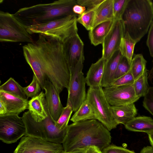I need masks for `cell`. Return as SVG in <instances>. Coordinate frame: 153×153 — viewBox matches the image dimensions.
I'll return each instance as SVG.
<instances>
[{
	"label": "cell",
	"mask_w": 153,
	"mask_h": 153,
	"mask_svg": "<svg viewBox=\"0 0 153 153\" xmlns=\"http://www.w3.org/2000/svg\"><path fill=\"white\" fill-rule=\"evenodd\" d=\"M103 153H136L133 151L114 145H110L102 150Z\"/></svg>",
	"instance_id": "obj_36"
},
{
	"label": "cell",
	"mask_w": 153,
	"mask_h": 153,
	"mask_svg": "<svg viewBox=\"0 0 153 153\" xmlns=\"http://www.w3.org/2000/svg\"><path fill=\"white\" fill-rule=\"evenodd\" d=\"M106 61L102 57L91 65L85 77L86 83L89 87L101 86Z\"/></svg>",
	"instance_id": "obj_19"
},
{
	"label": "cell",
	"mask_w": 153,
	"mask_h": 153,
	"mask_svg": "<svg viewBox=\"0 0 153 153\" xmlns=\"http://www.w3.org/2000/svg\"><path fill=\"white\" fill-rule=\"evenodd\" d=\"M0 91L5 92L24 99H27L24 92L23 87L12 77H10L0 86Z\"/></svg>",
	"instance_id": "obj_27"
},
{
	"label": "cell",
	"mask_w": 153,
	"mask_h": 153,
	"mask_svg": "<svg viewBox=\"0 0 153 153\" xmlns=\"http://www.w3.org/2000/svg\"><path fill=\"white\" fill-rule=\"evenodd\" d=\"M104 0H77V4L87 8V10L94 9Z\"/></svg>",
	"instance_id": "obj_37"
},
{
	"label": "cell",
	"mask_w": 153,
	"mask_h": 153,
	"mask_svg": "<svg viewBox=\"0 0 153 153\" xmlns=\"http://www.w3.org/2000/svg\"><path fill=\"white\" fill-rule=\"evenodd\" d=\"M109 131L100 122L92 119L68 125L62 143L64 151L69 152L95 146L101 150L110 145Z\"/></svg>",
	"instance_id": "obj_2"
},
{
	"label": "cell",
	"mask_w": 153,
	"mask_h": 153,
	"mask_svg": "<svg viewBox=\"0 0 153 153\" xmlns=\"http://www.w3.org/2000/svg\"><path fill=\"white\" fill-rule=\"evenodd\" d=\"M41 85L33 74V79L30 83L27 86L23 87L24 92L26 96L27 99L35 97L41 92Z\"/></svg>",
	"instance_id": "obj_31"
},
{
	"label": "cell",
	"mask_w": 153,
	"mask_h": 153,
	"mask_svg": "<svg viewBox=\"0 0 153 153\" xmlns=\"http://www.w3.org/2000/svg\"><path fill=\"white\" fill-rule=\"evenodd\" d=\"M86 99L92 107L96 120L109 131L117 127L118 124L114 119L111 105L107 100L101 86L89 87Z\"/></svg>",
	"instance_id": "obj_8"
},
{
	"label": "cell",
	"mask_w": 153,
	"mask_h": 153,
	"mask_svg": "<svg viewBox=\"0 0 153 153\" xmlns=\"http://www.w3.org/2000/svg\"><path fill=\"white\" fill-rule=\"evenodd\" d=\"M103 90L107 100L111 106L134 103L140 98L136 95L132 84L109 86L104 88Z\"/></svg>",
	"instance_id": "obj_12"
},
{
	"label": "cell",
	"mask_w": 153,
	"mask_h": 153,
	"mask_svg": "<svg viewBox=\"0 0 153 153\" xmlns=\"http://www.w3.org/2000/svg\"><path fill=\"white\" fill-rule=\"evenodd\" d=\"M86 153H103L99 148L95 146H91L88 147Z\"/></svg>",
	"instance_id": "obj_40"
},
{
	"label": "cell",
	"mask_w": 153,
	"mask_h": 153,
	"mask_svg": "<svg viewBox=\"0 0 153 153\" xmlns=\"http://www.w3.org/2000/svg\"><path fill=\"white\" fill-rule=\"evenodd\" d=\"M146 42L150 56L153 57V20L150 25Z\"/></svg>",
	"instance_id": "obj_38"
},
{
	"label": "cell",
	"mask_w": 153,
	"mask_h": 153,
	"mask_svg": "<svg viewBox=\"0 0 153 153\" xmlns=\"http://www.w3.org/2000/svg\"><path fill=\"white\" fill-rule=\"evenodd\" d=\"M124 33V27L122 20H115L102 44V57L107 60L115 52L120 49Z\"/></svg>",
	"instance_id": "obj_13"
},
{
	"label": "cell",
	"mask_w": 153,
	"mask_h": 153,
	"mask_svg": "<svg viewBox=\"0 0 153 153\" xmlns=\"http://www.w3.org/2000/svg\"><path fill=\"white\" fill-rule=\"evenodd\" d=\"M148 71L146 69L132 84L135 94L139 98L144 97L147 93L150 87L148 82Z\"/></svg>",
	"instance_id": "obj_28"
},
{
	"label": "cell",
	"mask_w": 153,
	"mask_h": 153,
	"mask_svg": "<svg viewBox=\"0 0 153 153\" xmlns=\"http://www.w3.org/2000/svg\"><path fill=\"white\" fill-rule=\"evenodd\" d=\"M88 147L79 149L72 151L65 152L63 151L61 153H86Z\"/></svg>",
	"instance_id": "obj_43"
},
{
	"label": "cell",
	"mask_w": 153,
	"mask_h": 153,
	"mask_svg": "<svg viewBox=\"0 0 153 153\" xmlns=\"http://www.w3.org/2000/svg\"><path fill=\"white\" fill-rule=\"evenodd\" d=\"M0 99L3 101L6 106L7 114L18 115L28 109L27 99H24L2 91H0Z\"/></svg>",
	"instance_id": "obj_17"
},
{
	"label": "cell",
	"mask_w": 153,
	"mask_h": 153,
	"mask_svg": "<svg viewBox=\"0 0 153 153\" xmlns=\"http://www.w3.org/2000/svg\"><path fill=\"white\" fill-rule=\"evenodd\" d=\"M22 49L25 60L42 89L47 79L59 94L64 88L68 89L70 73L62 43L39 34L36 41L25 45Z\"/></svg>",
	"instance_id": "obj_1"
},
{
	"label": "cell",
	"mask_w": 153,
	"mask_h": 153,
	"mask_svg": "<svg viewBox=\"0 0 153 153\" xmlns=\"http://www.w3.org/2000/svg\"><path fill=\"white\" fill-rule=\"evenodd\" d=\"M7 113L6 105L3 101L0 99V116L6 114Z\"/></svg>",
	"instance_id": "obj_41"
},
{
	"label": "cell",
	"mask_w": 153,
	"mask_h": 153,
	"mask_svg": "<svg viewBox=\"0 0 153 153\" xmlns=\"http://www.w3.org/2000/svg\"><path fill=\"white\" fill-rule=\"evenodd\" d=\"M47 108L45 93L42 91L28 101V111L37 122H41L48 117Z\"/></svg>",
	"instance_id": "obj_16"
},
{
	"label": "cell",
	"mask_w": 153,
	"mask_h": 153,
	"mask_svg": "<svg viewBox=\"0 0 153 153\" xmlns=\"http://www.w3.org/2000/svg\"><path fill=\"white\" fill-rule=\"evenodd\" d=\"M134 81L133 76L130 70L126 74L114 80L109 86H119L132 85Z\"/></svg>",
	"instance_id": "obj_33"
},
{
	"label": "cell",
	"mask_w": 153,
	"mask_h": 153,
	"mask_svg": "<svg viewBox=\"0 0 153 153\" xmlns=\"http://www.w3.org/2000/svg\"><path fill=\"white\" fill-rule=\"evenodd\" d=\"M86 10L85 7L78 4L74 5L73 8V13L76 15H78V16L83 13Z\"/></svg>",
	"instance_id": "obj_39"
},
{
	"label": "cell",
	"mask_w": 153,
	"mask_h": 153,
	"mask_svg": "<svg viewBox=\"0 0 153 153\" xmlns=\"http://www.w3.org/2000/svg\"><path fill=\"white\" fill-rule=\"evenodd\" d=\"M26 128L22 117L7 114L0 116V139L7 144L16 142L25 136Z\"/></svg>",
	"instance_id": "obj_10"
},
{
	"label": "cell",
	"mask_w": 153,
	"mask_h": 153,
	"mask_svg": "<svg viewBox=\"0 0 153 153\" xmlns=\"http://www.w3.org/2000/svg\"><path fill=\"white\" fill-rule=\"evenodd\" d=\"M85 58L81 59L75 67L69 70L70 78L67 101H69L73 111L76 112L86 100L85 78L82 72Z\"/></svg>",
	"instance_id": "obj_9"
},
{
	"label": "cell",
	"mask_w": 153,
	"mask_h": 153,
	"mask_svg": "<svg viewBox=\"0 0 153 153\" xmlns=\"http://www.w3.org/2000/svg\"><path fill=\"white\" fill-rule=\"evenodd\" d=\"M120 49L116 51L106 60L101 86L104 88L109 86L114 80L115 73L118 64L123 57Z\"/></svg>",
	"instance_id": "obj_18"
},
{
	"label": "cell",
	"mask_w": 153,
	"mask_h": 153,
	"mask_svg": "<svg viewBox=\"0 0 153 153\" xmlns=\"http://www.w3.org/2000/svg\"><path fill=\"white\" fill-rule=\"evenodd\" d=\"M47 111L48 117L41 122L36 121L29 111L23 113L22 118L26 128L25 136L35 137L53 143L62 144L66 134L67 128L62 130H59L51 117L48 108Z\"/></svg>",
	"instance_id": "obj_6"
},
{
	"label": "cell",
	"mask_w": 153,
	"mask_h": 153,
	"mask_svg": "<svg viewBox=\"0 0 153 153\" xmlns=\"http://www.w3.org/2000/svg\"><path fill=\"white\" fill-rule=\"evenodd\" d=\"M64 151L62 144L24 136L21 138L13 153H61Z\"/></svg>",
	"instance_id": "obj_11"
},
{
	"label": "cell",
	"mask_w": 153,
	"mask_h": 153,
	"mask_svg": "<svg viewBox=\"0 0 153 153\" xmlns=\"http://www.w3.org/2000/svg\"><path fill=\"white\" fill-rule=\"evenodd\" d=\"M114 119L119 125H125L136 117L137 110L134 103L119 106H111Z\"/></svg>",
	"instance_id": "obj_20"
},
{
	"label": "cell",
	"mask_w": 153,
	"mask_h": 153,
	"mask_svg": "<svg viewBox=\"0 0 153 153\" xmlns=\"http://www.w3.org/2000/svg\"><path fill=\"white\" fill-rule=\"evenodd\" d=\"M92 119L96 120L95 116L92 107L86 99L70 120L74 123Z\"/></svg>",
	"instance_id": "obj_24"
},
{
	"label": "cell",
	"mask_w": 153,
	"mask_h": 153,
	"mask_svg": "<svg viewBox=\"0 0 153 153\" xmlns=\"http://www.w3.org/2000/svg\"><path fill=\"white\" fill-rule=\"evenodd\" d=\"M130 68L131 64L127 59L123 56L117 66L114 75V80L127 73L130 70Z\"/></svg>",
	"instance_id": "obj_34"
},
{
	"label": "cell",
	"mask_w": 153,
	"mask_h": 153,
	"mask_svg": "<svg viewBox=\"0 0 153 153\" xmlns=\"http://www.w3.org/2000/svg\"><path fill=\"white\" fill-rule=\"evenodd\" d=\"M124 126L128 131L148 134L153 132V119L146 116L136 117Z\"/></svg>",
	"instance_id": "obj_22"
},
{
	"label": "cell",
	"mask_w": 153,
	"mask_h": 153,
	"mask_svg": "<svg viewBox=\"0 0 153 153\" xmlns=\"http://www.w3.org/2000/svg\"><path fill=\"white\" fill-rule=\"evenodd\" d=\"M147 61L142 54H134L131 64L130 71L135 80L146 69Z\"/></svg>",
	"instance_id": "obj_26"
},
{
	"label": "cell",
	"mask_w": 153,
	"mask_h": 153,
	"mask_svg": "<svg viewBox=\"0 0 153 153\" xmlns=\"http://www.w3.org/2000/svg\"><path fill=\"white\" fill-rule=\"evenodd\" d=\"M122 20L125 33L127 32L137 43L147 33L153 20V2L150 0H129Z\"/></svg>",
	"instance_id": "obj_4"
},
{
	"label": "cell",
	"mask_w": 153,
	"mask_h": 153,
	"mask_svg": "<svg viewBox=\"0 0 153 153\" xmlns=\"http://www.w3.org/2000/svg\"><path fill=\"white\" fill-rule=\"evenodd\" d=\"M137 42L133 39L127 32L125 33L122 40L120 50L122 55L131 64L134 55L135 45Z\"/></svg>",
	"instance_id": "obj_25"
},
{
	"label": "cell",
	"mask_w": 153,
	"mask_h": 153,
	"mask_svg": "<svg viewBox=\"0 0 153 153\" xmlns=\"http://www.w3.org/2000/svg\"><path fill=\"white\" fill-rule=\"evenodd\" d=\"M95 16L94 8L87 10L82 14L78 16L76 21L89 31L94 27Z\"/></svg>",
	"instance_id": "obj_29"
},
{
	"label": "cell",
	"mask_w": 153,
	"mask_h": 153,
	"mask_svg": "<svg viewBox=\"0 0 153 153\" xmlns=\"http://www.w3.org/2000/svg\"><path fill=\"white\" fill-rule=\"evenodd\" d=\"M43 89L45 91L46 101L49 114L56 123L64 109L60 100L59 93L48 79H46Z\"/></svg>",
	"instance_id": "obj_15"
},
{
	"label": "cell",
	"mask_w": 153,
	"mask_h": 153,
	"mask_svg": "<svg viewBox=\"0 0 153 153\" xmlns=\"http://www.w3.org/2000/svg\"><path fill=\"white\" fill-rule=\"evenodd\" d=\"M76 15H69L41 24L28 27L30 34L38 33L63 43L71 36L78 33Z\"/></svg>",
	"instance_id": "obj_5"
},
{
	"label": "cell",
	"mask_w": 153,
	"mask_h": 153,
	"mask_svg": "<svg viewBox=\"0 0 153 153\" xmlns=\"http://www.w3.org/2000/svg\"><path fill=\"white\" fill-rule=\"evenodd\" d=\"M73 111V109L70 102L67 101V105L57 121L56 123V126L60 130L66 129L71 115Z\"/></svg>",
	"instance_id": "obj_30"
},
{
	"label": "cell",
	"mask_w": 153,
	"mask_h": 153,
	"mask_svg": "<svg viewBox=\"0 0 153 153\" xmlns=\"http://www.w3.org/2000/svg\"><path fill=\"white\" fill-rule=\"evenodd\" d=\"M152 62V66L151 69L148 71V79L151 81L153 79V59Z\"/></svg>",
	"instance_id": "obj_44"
},
{
	"label": "cell",
	"mask_w": 153,
	"mask_h": 153,
	"mask_svg": "<svg viewBox=\"0 0 153 153\" xmlns=\"http://www.w3.org/2000/svg\"><path fill=\"white\" fill-rule=\"evenodd\" d=\"M114 21H109L99 23L89 31V38L91 44L95 46L102 44Z\"/></svg>",
	"instance_id": "obj_21"
},
{
	"label": "cell",
	"mask_w": 153,
	"mask_h": 153,
	"mask_svg": "<svg viewBox=\"0 0 153 153\" xmlns=\"http://www.w3.org/2000/svg\"><path fill=\"white\" fill-rule=\"evenodd\" d=\"M0 41L30 43L34 41L25 26L14 14L0 11Z\"/></svg>",
	"instance_id": "obj_7"
},
{
	"label": "cell",
	"mask_w": 153,
	"mask_h": 153,
	"mask_svg": "<svg viewBox=\"0 0 153 153\" xmlns=\"http://www.w3.org/2000/svg\"><path fill=\"white\" fill-rule=\"evenodd\" d=\"M76 4L75 0H59L50 3L23 7L14 14L27 29L31 26L75 15L73 8Z\"/></svg>",
	"instance_id": "obj_3"
},
{
	"label": "cell",
	"mask_w": 153,
	"mask_h": 153,
	"mask_svg": "<svg viewBox=\"0 0 153 153\" xmlns=\"http://www.w3.org/2000/svg\"><path fill=\"white\" fill-rule=\"evenodd\" d=\"M94 10L95 16L93 27L101 23L114 20L113 0H104L94 8Z\"/></svg>",
	"instance_id": "obj_23"
},
{
	"label": "cell",
	"mask_w": 153,
	"mask_h": 153,
	"mask_svg": "<svg viewBox=\"0 0 153 153\" xmlns=\"http://www.w3.org/2000/svg\"><path fill=\"white\" fill-rule=\"evenodd\" d=\"M143 103V107L153 116V86L150 87Z\"/></svg>",
	"instance_id": "obj_35"
},
{
	"label": "cell",
	"mask_w": 153,
	"mask_h": 153,
	"mask_svg": "<svg viewBox=\"0 0 153 153\" xmlns=\"http://www.w3.org/2000/svg\"><path fill=\"white\" fill-rule=\"evenodd\" d=\"M147 134L149 142L151 146L153 147V132Z\"/></svg>",
	"instance_id": "obj_45"
},
{
	"label": "cell",
	"mask_w": 153,
	"mask_h": 153,
	"mask_svg": "<svg viewBox=\"0 0 153 153\" xmlns=\"http://www.w3.org/2000/svg\"><path fill=\"white\" fill-rule=\"evenodd\" d=\"M128 1L113 0V10L115 20L122 19Z\"/></svg>",
	"instance_id": "obj_32"
},
{
	"label": "cell",
	"mask_w": 153,
	"mask_h": 153,
	"mask_svg": "<svg viewBox=\"0 0 153 153\" xmlns=\"http://www.w3.org/2000/svg\"><path fill=\"white\" fill-rule=\"evenodd\" d=\"M140 153H153V147L152 146H145L141 149Z\"/></svg>",
	"instance_id": "obj_42"
},
{
	"label": "cell",
	"mask_w": 153,
	"mask_h": 153,
	"mask_svg": "<svg viewBox=\"0 0 153 153\" xmlns=\"http://www.w3.org/2000/svg\"><path fill=\"white\" fill-rule=\"evenodd\" d=\"M84 46L78 33L63 43L64 55L69 70L74 68L80 59L84 57Z\"/></svg>",
	"instance_id": "obj_14"
}]
</instances>
